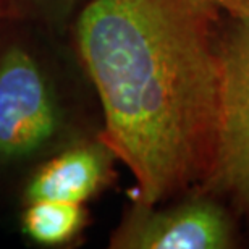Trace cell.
Here are the masks:
<instances>
[{
  "instance_id": "6da1fadb",
  "label": "cell",
  "mask_w": 249,
  "mask_h": 249,
  "mask_svg": "<svg viewBox=\"0 0 249 249\" xmlns=\"http://www.w3.org/2000/svg\"><path fill=\"white\" fill-rule=\"evenodd\" d=\"M201 0H86L74 47L102 108L97 136L159 206L206 181L220 118L222 67Z\"/></svg>"
},
{
  "instance_id": "7a4b0ae2",
  "label": "cell",
  "mask_w": 249,
  "mask_h": 249,
  "mask_svg": "<svg viewBox=\"0 0 249 249\" xmlns=\"http://www.w3.org/2000/svg\"><path fill=\"white\" fill-rule=\"evenodd\" d=\"M34 26L12 19L0 33V167L37 165L83 138L71 128L58 70Z\"/></svg>"
},
{
  "instance_id": "3957f363",
  "label": "cell",
  "mask_w": 249,
  "mask_h": 249,
  "mask_svg": "<svg viewBox=\"0 0 249 249\" xmlns=\"http://www.w3.org/2000/svg\"><path fill=\"white\" fill-rule=\"evenodd\" d=\"M218 51L220 118L206 186L230 197L249 222V13L231 18Z\"/></svg>"
},
{
  "instance_id": "277c9868",
  "label": "cell",
  "mask_w": 249,
  "mask_h": 249,
  "mask_svg": "<svg viewBox=\"0 0 249 249\" xmlns=\"http://www.w3.org/2000/svg\"><path fill=\"white\" fill-rule=\"evenodd\" d=\"M235 246L225 207L193 196L170 207L133 202L110 238L113 249H228Z\"/></svg>"
},
{
  "instance_id": "5b68a950",
  "label": "cell",
  "mask_w": 249,
  "mask_h": 249,
  "mask_svg": "<svg viewBox=\"0 0 249 249\" xmlns=\"http://www.w3.org/2000/svg\"><path fill=\"white\" fill-rule=\"evenodd\" d=\"M115 160V154L97 134L74 139L33 168L23 189V202H88L108 185Z\"/></svg>"
},
{
  "instance_id": "8992f818",
  "label": "cell",
  "mask_w": 249,
  "mask_h": 249,
  "mask_svg": "<svg viewBox=\"0 0 249 249\" xmlns=\"http://www.w3.org/2000/svg\"><path fill=\"white\" fill-rule=\"evenodd\" d=\"M19 227L28 241L44 248H58L73 243L88 223L84 204L51 201L23 202Z\"/></svg>"
},
{
  "instance_id": "52a82bcc",
  "label": "cell",
  "mask_w": 249,
  "mask_h": 249,
  "mask_svg": "<svg viewBox=\"0 0 249 249\" xmlns=\"http://www.w3.org/2000/svg\"><path fill=\"white\" fill-rule=\"evenodd\" d=\"M17 19L39 24L51 33L60 31L81 0H5Z\"/></svg>"
},
{
  "instance_id": "ba28073f",
  "label": "cell",
  "mask_w": 249,
  "mask_h": 249,
  "mask_svg": "<svg viewBox=\"0 0 249 249\" xmlns=\"http://www.w3.org/2000/svg\"><path fill=\"white\" fill-rule=\"evenodd\" d=\"M213 10H222L230 18L243 17L249 13V0H201Z\"/></svg>"
},
{
  "instance_id": "9c48e42d",
  "label": "cell",
  "mask_w": 249,
  "mask_h": 249,
  "mask_svg": "<svg viewBox=\"0 0 249 249\" xmlns=\"http://www.w3.org/2000/svg\"><path fill=\"white\" fill-rule=\"evenodd\" d=\"M12 19H17L15 15L12 13V10L8 8V5L5 3V0H0V33L7 28V24L12 21Z\"/></svg>"
}]
</instances>
